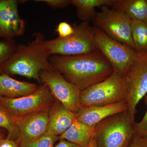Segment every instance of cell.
I'll return each mask as SVG.
<instances>
[{
  "label": "cell",
  "instance_id": "52a82bcc",
  "mask_svg": "<svg viewBox=\"0 0 147 147\" xmlns=\"http://www.w3.org/2000/svg\"><path fill=\"white\" fill-rule=\"evenodd\" d=\"M55 100L48 86L43 84L30 94L16 98L0 96V103L15 118L49 112Z\"/></svg>",
  "mask_w": 147,
  "mask_h": 147
},
{
  "label": "cell",
  "instance_id": "ac0fdd59",
  "mask_svg": "<svg viewBox=\"0 0 147 147\" xmlns=\"http://www.w3.org/2000/svg\"><path fill=\"white\" fill-rule=\"evenodd\" d=\"M114 2L115 0H71V4L76 7L79 19L89 23L96 16V7L113 5Z\"/></svg>",
  "mask_w": 147,
  "mask_h": 147
},
{
  "label": "cell",
  "instance_id": "8fae6325",
  "mask_svg": "<svg viewBox=\"0 0 147 147\" xmlns=\"http://www.w3.org/2000/svg\"><path fill=\"white\" fill-rule=\"evenodd\" d=\"M19 137L15 142L18 147L40 139L48 131V112H42L15 118Z\"/></svg>",
  "mask_w": 147,
  "mask_h": 147
},
{
  "label": "cell",
  "instance_id": "f1b7e54d",
  "mask_svg": "<svg viewBox=\"0 0 147 147\" xmlns=\"http://www.w3.org/2000/svg\"><path fill=\"white\" fill-rule=\"evenodd\" d=\"M95 135L92 139L88 147H96V142L95 139Z\"/></svg>",
  "mask_w": 147,
  "mask_h": 147
},
{
  "label": "cell",
  "instance_id": "e0dca14e",
  "mask_svg": "<svg viewBox=\"0 0 147 147\" xmlns=\"http://www.w3.org/2000/svg\"><path fill=\"white\" fill-rule=\"evenodd\" d=\"M112 6L131 21L147 23V0H115Z\"/></svg>",
  "mask_w": 147,
  "mask_h": 147
},
{
  "label": "cell",
  "instance_id": "5b68a950",
  "mask_svg": "<svg viewBox=\"0 0 147 147\" xmlns=\"http://www.w3.org/2000/svg\"><path fill=\"white\" fill-rule=\"evenodd\" d=\"M126 88L124 76L113 71L104 81L81 91V107L104 106L125 102Z\"/></svg>",
  "mask_w": 147,
  "mask_h": 147
},
{
  "label": "cell",
  "instance_id": "4316f807",
  "mask_svg": "<svg viewBox=\"0 0 147 147\" xmlns=\"http://www.w3.org/2000/svg\"><path fill=\"white\" fill-rule=\"evenodd\" d=\"M0 147H18L15 142L7 138L0 139Z\"/></svg>",
  "mask_w": 147,
  "mask_h": 147
},
{
  "label": "cell",
  "instance_id": "9a60e30c",
  "mask_svg": "<svg viewBox=\"0 0 147 147\" xmlns=\"http://www.w3.org/2000/svg\"><path fill=\"white\" fill-rule=\"evenodd\" d=\"M34 83L18 81L10 76L0 74V96L16 98L28 95L38 88Z\"/></svg>",
  "mask_w": 147,
  "mask_h": 147
},
{
  "label": "cell",
  "instance_id": "ffe728a7",
  "mask_svg": "<svg viewBox=\"0 0 147 147\" xmlns=\"http://www.w3.org/2000/svg\"><path fill=\"white\" fill-rule=\"evenodd\" d=\"M0 127L8 132L7 139L16 142L19 137V130L15 118L0 103Z\"/></svg>",
  "mask_w": 147,
  "mask_h": 147
},
{
  "label": "cell",
  "instance_id": "7402d4cb",
  "mask_svg": "<svg viewBox=\"0 0 147 147\" xmlns=\"http://www.w3.org/2000/svg\"><path fill=\"white\" fill-rule=\"evenodd\" d=\"M59 136L47 132L40 139L19 147H54Z\"/></svg>",
  "mask_w": 147,
  "mask_h": 147
},
{
  "label": "cell",
  "instance_id": "2e32d148",
  "mask_svg": "<svg viewBox=\"0 0 147 147\" xmlns=\"http://www.w3.org/2000/svg\"><path fill=\"white\" fill-rule=\"evenodd\" d=\"M95 126L87 125L75 119L61 135L59 141L65 140L80 147H88L95 135Z\"/></svg>",
  "mask_w": 147,
  "mask_h": 147
},
{
  "label": "cell",
  "instance_id": "4dcf8cb0",
  "mask_svg": "<svg viewBox=\"0 0 147 147\" xmlns=\"http://www.w3.org/2000/svg\"><path fill=\"white\" fill-rule=\"evenodd\" d=\"M3 132L2 128H1V127H0V132Z\"/></svg>",
  "mask_w": 147,
  "mask_h": 147
},
{
  "label": "cell",
  "instance_id": "8992f818",
  "mask_svg": "<svg viewBox=\"0 0 147 147\" xmlns=\"http://www.w3.org/2000/svg\"><path fill=\"white\" fill-rule=\"evenodd\" d=\"M124 78L127 111L134 121L137 105L147 94V53L137 54Z\"/></svg>",
  "mask_w": 147,
  "mask_h": 147
},
{
  "label": "cell",
  "instance_id": "603a6c76",
  "mask_svg": "<svg viewBox=\"0 0 147 147\" xmlns=\"http://www.w3.org/2000/svg\"><path fill=\"white\" fill-rule=\"evenodd\" d=\"M144 101L147 109L144 116L141 121L134 124L135 135L142 139L147 140V94L144 96Z\"/></svg>",
  "mask_w": 147,
  "mask_h": 147
},
{
  "label": "cell",
  "instance_id": "5bb4252c",
  "mask_svg": "<svg viewBox=\"0 0 147 147\" xmlns=\"http://www.w3.org/2000/svg\"><path fill=\"white\" fill-rule=\"evenodd\" d=\"M76 113L71 112L59 100L55 99L48 112L49 126L47 132L59 136L76 119Z\"/></svg>",
  "mask_w": 147,
  "mask_h": 147
},
{
  "label": "cell",
  "instance_id": "44dd1931",
  "mask_svg": "<svg viewBox=\"0 0 147 147\" xmlns=\"http://www.w3.org/2000/svg\"><path fill=\"white\" fill-rule=\"evenodd\" d=\"M13 38H4L0 40V74L3 64L12 56L17 47Z\"/></svg>",
  "mask_w": 147,
  "mask_h": 147
},
{
  "label": "cell",
  "instance_id": "83f0119b",
  "mask_svg": "<svg viewBox=\"0 0 147 147\" xmlns=\"http://www.w3.org/2000/svg\"><path fill=\"white\" fill-rule=\"evenodd\" d=\"M59 141V143L54 147H80L66 140H61Z\"/></svg>",
  "mask_w": 147,
  "mask_h": 147
},
{
  "label": "cell",
  "instance_id": "3957f363",
  "mask_svg": "<svg viewBox=\"0 0 147 147\" xmlns=\"http://www.w3.org/2000/svg\"><path fill=\"white\" fill-rule=\"evenodd\" d=\"M72 26L74 32L71 35L44 40L43 45L50 55L78 56L99 51L95 41L94 27L85 22Z\"/></svg>",
  "mask_w": 147,
  "mask_h": 147
},
{
  "label": "cell",
  "instance_id": "d6986e66",
  "mask_svg": "<svg viewBox=\"0 0 147 147\" xmlns=\"http://www.w3.org/2000/svg\"><path fill=\"white\" fill-rule=\"evenodd\" d=\"M131 37L137 54L147 53V23L131 21Z\"/></svg>",
  "mask_w": 147,
  "mask_h": 147
},
{
  "label": "cell",
  "instance_id": "30bf717a",
  "mask_svg": "<svg viewBox=\"0 0 147 147\" xmlns=\"http://www.w3.org/2000/svg\"><path fill=\"white\" fill-rule=\"evenodd\" d=\"M40 83L46 84L55 99L59 100L71 112L77 113L81 108V90L69 82L59 71L51 68L40 71Z\"/></svg>",
  "mask_w": 147,
  "mask_h": 147
},
{
  "label": "cell",
  "instance_id": "cb8c5ba5",
  "mask_svg": "<svg viewBox=\"0 0 147 147\" xmlns=\"http://www.w3.org/2000/svg\"><path fill=\"white\" fill-rule=\"evenodd\" d=\"M55 31L59 35V37L64 38L73 34L74 29L73 26L65 21H63L58 24Z\"/></svg>",
  "mask_w": 147,
  "mask_h": 147
},
{
  "label": "cell",
  "instance_id": "7a4b0ae2",
  "mask_svg": "<svg viewBox=\"0 0 147 147\" xmlns=\"http://www.w3.org/2000/svg\"><path fill=\"white\" fill-rule=\"evenodd\" d=\"M45 40L42 33H36L33 40L27 45H17L13 55L2 67V73L10 76H25L40 83V71L53 67L49 61L51 55L43 45Z\"/></svg>",
  "mask_w": 147,
  "mask_h": 147
},
{
  "label": "cell",
  "instance_id": "4fadbf2b",
  "mask_svg": "<svg viewBox=\"0 0 147 147\" xmlns=\"http://www.w3.org/2000/svg\"><path fill=\"white\" fill-rule=\"evenodd\" d=\"M127 110L125 102L104 106L81 107L76 113V119L87 125L96 126L108 117Z\"/></svg>",
  "mask_w": 147,
  "mask_h": 147
},
{
  "label": "cell",
  "instance_id": "6da1fadb",
  "mask_svg": "<svg viewBox=\"0 0 147 147\" xmlns=\"http://www.w3.org/2000/svg\"><path fill=\"white\" fill-rule=\"evenodd\" d=\"M53 68L81 90L104 81L113 72V67L100 51L78 56L53 55Z\"/></svg>",
  "mask_w": 147,
  "mask_h": 147
},
{
  "label": "cell",
  "instance_id": "f546056e",
  "mask_svg": "<svg viewBox=\"0 0 147 147\" xmlns=\"http://www.w3.org/2000/svg\"><path fill=\"white\" fill-rule=\"evenodd\" d=\"M5 134L3 132H0V139L5 138Z\"/></svg>",
  "mask_w": 147,
  "mask_h": 147
},
{
  "label": "cell",
  "instance_id": "d4e9b609",
  "mask_svg": "<svg viewBox=\"0 0 147 147\" xmlns=\"http://www.w3.org/2000/svg\"><path fill=\"white\" fill-rule=\"evenodd\" d=\"M35 1L45 3L54 8H63L71 4V0H37Z\"/></svg>",
  "mask_w": 147,
  "mask_h": 147
},
{
  "label": "cell",
  "instance_id": "ba28073f",
  "mask_svg": "<svg viewBox=\"0 0 147 147\" xmlns=\"http://www.w3.org/2000/svg\"><path fill=\"white\" fill-rule=\"evenodd\" d=\"M94 27L95 41L98 50L110 62L113 71L124 76L137 56L136 51Z\"/></svg>",
  "mask_w": 147,
  "mask_h": 147
},
{
  "label": "cell",
  "instance_id": "484cf974",
  "mask_svg": "<svg viewBox=\"0 0 147 147\" xmlns=\"http://www.w3.org/2000/svg\"><path fill=\"white\" fill-rule=\"evenodd\" d=\"M128 147H147V140L142 139L134 135Z\"/></svg>",
  "mask_w": 147,
  "mask_h": 147
},
{
  "label": "cell",
  "instance_id": "9c48e42d",
  "mask_svg": "<svg viewBox=\"0 0 147 147\" xmlns=\"http://www.w3.org/2000/svg\"><path fill=\"white\" fill-rule=\"evenodd\" d=\"M93 22L94 27L108 36L134 50L131 34V20L120 11L110 9L107 6H102L100 12H97Z\"/></svg>",
  "mask_w": 147,
  "mask_h": 147
},
{
  "label": "cell",
  "instance_id": "277c9868",
  "mask_svg": "<svg viewBox=\"0 0 147 147\" xmlns=\"http://www.w3.org/2000/svg\"><path fill=\"white\" fill-rule=\"evenodd\" d=\"M134 123L127 111L101 121L95 126L96 147H128L135 135Z\"/></svg>",
  "mask_w": 147,
  "mask_h": 147
},
{
  "label": "cell",
  "instance_id": "7c38bea8",
  "mask_svg": "<svg viewBox=\"0 0 147 147\" xmlns=\"http://www.w3.org/2000/svg\"><path fill=\"white\" fill-rule=\"evenodd\" d=\"M17 0H0V38H13L24 34L25 21L18 11Z\"/></svg>",
  "mask_w": 147,
  "mask_h": 147
}]
</instances>
